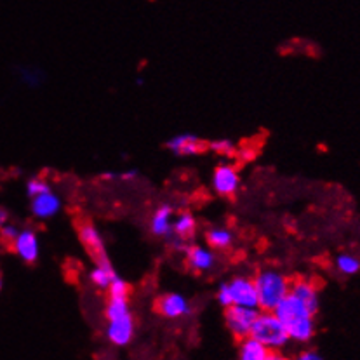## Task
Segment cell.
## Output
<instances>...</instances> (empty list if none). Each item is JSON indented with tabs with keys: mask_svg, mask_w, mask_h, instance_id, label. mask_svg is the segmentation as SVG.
Instances as JSON below:
<instances>
[{
	"mask_svg": "<svg viewBox=\"0 0 360 360\" xmlns=\"http://www.w3.org/2000/svg\"><path fill=\"white\" fill-rule=\"evenodd\" d=\"M274 314L285 326L291 341L308 343L315 336V315L291 292L275 307Z\"/></svg>",
	"mask_w": 360,
	"mask_h": 360,
	"instance_id": "1",
	"label": "cell"
},
{
	"mask_svg": "<svg viewBox=\"0 0 360 360\" xmlns=\"http://www.w3.org/2000/svg\"><path fill=\"white\" fill-rule=\"evenodd\" d=\"M256 292H258L259 310L274 311L275 307L289 295L291 289V278L282 274L277 268H262L252 277Z\"/></svg>",
	"mask_w": 360,
	"mask_h": 360,
	"instance_id": "2",
	"label": "cell"
},
{
	"mask_svg": "<svg viewBox=\"0 0 360 360\" xmlns=\"http://www.w3.org/2000/svg\"><path fill=\"white\" fill-rule=\"evenodd\" d=\"M216 301L219 307H248L259 308L255 281L248 275H235L230 281L221 282L216 289Z\"/></svg>",
	"mask_w": 360,
	"mask_h": 360,
	"instance_id": "3",
	"label": "cell"
},
{
	"mask_svg": "<svg viewBox=\"0 0 360 360\" xmlns=\"http://www.w3.org/2000/svg\"><path fill=\"white\" fill-rule=\"evenodd\" d=\"M249 336L263 343L270 352H281L291 343L288 329H285V326L282 324L281 319L274 311L259 310Z\"/></svg>",
	"mask_w": 360,
	"mask_h": 360,
	"instance_id": "4",
	"label": "cell"
},
{
	"mask_svg": "<svg viewBox=\"0 0 360 360\" xmlns=\"http://www.w3.org/2000/svg\"><path fill=\"white\" fill-rule=\"evenodd\" d=\"M259 314V308L248 307H229L225 308V324L231 336L237 340L248 338L251 334L252 324Z\"/></svg>",
	"mask_w": 360,
	"mask_h": 360,
	"instance_id": "5",
	"label": "cell"
},
{
	"mask_svg": "<svg viewBox=\"0 0 360 360\" xmlns=\"http://www.w3.org/2000/svg\"><path fill=\"white\" fill-rule=\"evenodd\" d=\"M211 186L219 197H235L240 190V172L231 164H218L212 171Z\"/></svg>",
	"mask_w": 360,
	"mask_h": 360,
	"instance_id": "6",
	"label": "cell"
},
{
	"mask_svg": "<svg viewBox=\"0 0 360 360\" xmlns=\"http://www.w3.org/2000/svg\"><path fill=\"white\" fill-rule=\"evenodd\" d=\"M155 311L169 321H178L192 314V303L181 292H164L155 300Z\"/></svg>",
	"mask_w": 360,
	"mask_h": 360,
	"instance_id": "7",
	"label": "cell"
},
{
	"mask_svg": "<svg viewBox=\"0 0 360 360\" xmlns=\"http://www.w3.org/2000/svg\"><path fill=\"white\" fill-rule=\"evenodd\" d=\"M11 251L16 252V256L23 263L27 264L37 263V259H39L40 256V240L37 231L32 229L20 230L16 240H14L13 245H11Z\"/></svg>",
	"mask_w": 360,
	"mask_h": 360,
	"instance_id": "8",
	"label": "cell"
},
{
	"mask_svg": "<svg viewBox=\"0 0 360 360\" xmlns=\"http://www.w3.org/2000/svg\"><path fill=\"white\" fill-rule=\"evenodd\" d=\"M185 258L190 270L195 271V274H205V271L214 270L216 264H218V255L209 245H190L185 252Z\"/></svg>",
	"mask_w": 360,
	"mask_h": 360,
	"instance_id": "9",
	"label": "cell"
},
{
	"mask_svg": "<svg viewBox=\"0 0 360 360\" xmlns=\"http://www.w3.org/2000/svg\"><path fill=\"white\" fill-rule=\"evenodd\" d=\"M136 333V322L132 314L126 315V317L113 319V321H108L106 324L105 334L106 340L110 341L115 347H127L131 343L132 338H134Z\"/></svg>",
	"mask_w": 360,
	"mask_h": 360,
	"instance_id": "10",
	"label": "cell"
},
{
	"mask_svg": "<svg viewBox=\"0 0 360 360\" xmlns=\"http://www.w3.org/2000/svg\"><path fill=\"white\" fill-rule=\"evenodd\" d=\"M169 152L174 153L176 157H195L198 153H204L209 148L205 141L195 134H176L167 141Z\"/></svg>",
	"mask_w": 360,
	"mask_h": 360,
	"instance_id": "11",
	"label": "cell"
},
{
	"mask_svg": "<svg viewBox=\"0 0 360 360\" xmlns=\"http://www.w3.org/2000/svg\"><path fill=\"white\" fill-rule=\"evenodd\" d=\"M61 197L58 193L51 192L42 193V195H37L30 198V212L33 218L37 219H51L61 211Z\"/></svg>",
	"mask_w": 360,
	"mask_h": 360,
	"instance_id": "12",
	"label": "cell"
},
{
	"mask_svg": "<svg viewBox=\"0 0 360 360\" xmlns=\"http://www.w3.org/2000/svg\"><path fill=\"white\" fill-rule=\"evenodd\" d=\"M79 238L82 242V245L86 248V251L93 256L96 262L106 258L105 251V240H103V235L93 223L86 221L79 226Z\"/></svg>",
	"mask_w": 360,
	"mask_h": 360,
	"instance_id": "13",
	"label": "cell"
},
{
	"mask_svg": "<svg viewBox=\"0 0 360 360\" xmlns=\"http://www.w3.org/2000/svg\"><path fill=\"white\" fill-rule=\"evenodd\" d=\"M172 218H174V207L165 202L160 204L150 218V231L153 237L169 240L172 237Z\"/></svg>",
	"mask_w": 360,
	"mask_h": 360,
	"instance_id": "14",
	"label": "cell"
},
{
	"mask_svg": "<svg viewBox=\"0 0 360 360\" xmlns=\"http://www.w3.org/2000/svg\"><path fill=\"white\" fill-rule=\"evenodd\" d=\"M292 296H296L297 300L303 301L307 304L308 310L311 314H317L319 307H321V301H319V291L314 284H311L308 278L297 277L295 281H291V289H289Z\"/></svg>",
	"mask_w": 360,
	"mask_h": 360,
	"instance_id": "15",
	"label": "cell"
},
{
	"mask_svg": "<svg viewBox=\"0 0 360 360\" xmlns=\"http://www.w3.org/2000/svg\"><path fill=\"white\" fill-rule=\"evenodd\" d=\"M235 242V233L233 230L229 226H211V229L205 230V244L211 249H214L216 252L229 251Z\"/></svg>",
	"mask_w": 360,
	"mask_h": 360,
	"instance_id": "16",
	"label": "cell"
},
{
	"mask_svg": "<svg viewBox=\"0 0 360 360\" xmlns=\"http://www.w3.org/2000/svg\"><path fill=\"white\" fill-rule=\"evenodd\" d=\"M197 233V218L190 211H179L172 218V237L190 240Z\"/></svg>",
	"mask_w": 360,
	"mask_h": 360,
	"instance_id": "17",
	"label": "cell"
},
{
	"mask_svg": "<svg viewBox=\"0 0 360 360\" xmlns=\"http://www.w3.org/2000/svg\"><path fill=\"white\" fill-rule=\"evenodd\" d=\"M117 275L113 264L108 262V258H103L96 262L89 271V281L94 288L98 289H108L110 282L113 281V277Z\"/></svg>",
	"mask_w": 360,
	"mask_h": 360,
	"instance_id": "18",
	"label": "cell"
},
{
	"mask_svg": "<svg viewBox=\"0 0 360 360\" xmlns=\"http://www.w3.org/2000/svg\"><path fill=\"white\" fill-rule=\"evenodd\" d=\"M238 341L240 343H238L237 360H266L268 354H270V350L255 338L248 336Z\"/></svg>",
	"mask_w": 360,
	"mask_h": 360,
	"instance_id": "19",
	"label": "cell"
},
{
	"mask_svg": "<svg viewBox=\"0 0 360 360\" xmlns=\"http://www.w3.org/2000/svg\"><path fill=\"white\" fill-rule=\"evenodd\" d=\"M132 314L131 311V301L127 296H108L105 304V317L106 322L113 321V319L126 317Z\"/></svg>",
	"mask_w": 360,
	"mask_h": 360,
	"instance_id": "20",
	"label": "cell"
},
{
	"mask_svg": "<svg viewBox=\"0 0 360 360\" xmlns=\"http://www.w3.org/2000/svg\"><path fill=\"white\" fill-rule=\"evenodd\" d=\"M336 268L343 275H357L360 271V259L350 252H341L336 258Z\"/></svg>",
	"mask_w": 360,
	"mask_h": 360,
	"instance_id": "21",
	"label": "cell"
},
{
	"mask_svg": "<svg viewBox=\"0 0 360 360\" xmlns=\"http://www.w3.org/2000/svg\"><path fill=\"white\" fill-rule=\"evenodd\" d=\"M27 195L28 198H33L37 195H42V193L46 192H51L53 190V186L49 185V181H47L46 178H42V176H33L27 181Z\"/></svg>",
	"mask_w": 360,
	"mask_h": 360,
	"instance_id": "22",
	"label": "cell"
},
{
	"mask_svg": "<svg viewBox=\"0 0 360 360\" xmlns=\"http://www.w3.org/2000/svg\"><path fill=\"white\" fill-rule=\"evenodd\" d=\"M106 291H108V296H129L131 285L126 278H122L120 275H115V277H113V281L110 282V285Z\"/></svg>",
	"mask_w": 360,
	"mask_h": 360,
	"instance_id": "23",
	"label": "cell"
},
{
	"mask_svg": "<svg viewBox=\"0 0 360 360\" xmlns=\"http://www.w3.org/2000/svg\"><path fill=\"white\" fill-rule=\"evenodd\" d=\"M18 233H20V229H18L16 225H13V223H7V225H4L2 229H0V244L11 249L13 242L16 240Z\"/></svg>",
	"mask_w": 360,
	"mask_h": 360,
	"instance_id": "24",
	"label": "cell"
},
{
	"mask_svg": "<svg viewBox=\"0 0 360 360\" xmlns=\"http://www.w3.org/2000/svg\"><path fill=\"white\" fill-rule=\"evenodd\" d=\"M209 148L214 150L219 155H226V153H230L233 150V143L230 139H216V141L209 143Z\"/></svg>",
	"mask_w": 360,
	"mask_h": 360,
	"instance_id": "25",
	"label": "cell"
},
{
	"mask_svg": "<svg viewBox=\"0 0 360 360\" xmlns=\"http://www.w3.org/2000/svg\"><path fill=\"white\" fill-rule=\"evenodd\" d=\"M291 360H324V357L317 350H303Z\"/></svg>",
	"mask_w": 360,
	"mask_h": 360,
	"instance_id": "26",
	"label": "cell"
},
{
	"mask_svg": "<svg viewBox=\"0 0 360 360\" xmlns=\"http://www.w3.org/2000/svg\"><path fill=\"white\" fill-rule=\"evenodd\" d=\"M9 211H7L6 207H0V229H2L4 225H7L9 223Z\"/></svg>",
	"mask_w": 360,
	"mask_h": 360,
	"instance_id": "27",
	"label": "cell"
},
{
	"mask_svg": "<svg viewBox=\"0 0 360 360\" xmlns=\"http://www.w3.org/2000/svg\"><path fill=\"white\" fill-rule=\"evenodd\" d=\"M266 360H291V359L285 357V355L282 354V352H270V354H268Z\"/></svg>",
	"mask_w": 360,
	"mask_h": 360,
	"instance_id": "28",
	"label": "cell"
},
{
	"mask_svg": "<svg viewBox=\"0 0 360 360\" xmlns=\"http://www.w3.org/2000/svg\"><path fill=\"white\" fill-rule=\"evenodd\" d=\"M0 291H2V277H0Z\"/></svg>",
	"mask_w": 360,
	"mask_h": 360,
	"instance_id": "29",
	"label": "cell"
}]
</instances>
